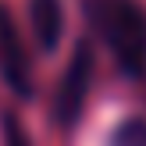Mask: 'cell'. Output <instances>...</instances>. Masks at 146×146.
Instances as JSON below:
<instances>
[{
  "label": "cell",
  "instance_id": "obj_1",
  "mask_svg": "<svg viewBox=\"0 0 146 146\" xmlns=\"http://www.w3.org/2000/svg\"><path fill=\"white\" fill-rule=\"evenodd\" d=\"M89 21L128 75H146V7L139 0H93Z\"/></svg>",
  "mask_w": 146,
  "mask_h": 146
},
{
  "label": "cell",
  "instance_id": "obj_2",
  "mask_svg": "<svg viewBox=\"0 0 146 146\" xmlns=\"http://www.w3.org/2000/svg\"><path fill=\"white\" fill-rule=\"evenodd\" d=\"M89 82H93V50H89V43H82L75 50V57H71L68 71H64L61 86H57V96H54V118L64 128H71L82 118L86 96H89Z\"/></svg>",
  "mask_w": 146,
  "mask_h": 146
},
{
  "label": "cell",
  "instance_id": "obj_3",
  "mask_svg": "<svg viewBox=\"0 0 146 146\" xmlns=\"http://www.w3.org/2000/svg\"><path fill=\"white\" fill-rule=\"evenodd\" d=\"M0 71H4L7 86L21 96H29V61H25V50H21V36L14 29V18L4 4H0Z\"/></svg>",
  "mask_w": 146,
  "mask_h": 146
},
{
  "label": "cell",
  "instance_id": "obj_4",
  "mask_svg": "<svg viewBox=\"0 0 146 146\" xmlns=\"http://www.w3.org/2000/svg\"><path fill=\"white\" fill-rule=\"evenodd\" d=\"M29 18H32V32L43 50H54L64 32V7L61 0H29Z\"/></svg>",
  "mask_w": 146,
  "mask_h": 146
},
{
  "label": "cell",
  "instance_id": "obj_5",
  "mask_svg": "<svg viewBox=\"0 0 146 146\" xmlns=\"http://www.w3.org/2000/svg\"><path fill=\"white\" fill-rule=\"evenodd\" d=\"M111 146H146V118H128L111 132Z\"/></svg>",
  "mask_w": 146,
  "mask_h": 146
},
{
  "label": "cell",
  "instance_id": "obj_6",
  "mask_svg": "<svg viewBox=\"0 0 146 146\" xmlns=\"http://www.w3.org/2000/svg\"><path fill=\"white\" fill-rule=\"evenodd\" d=\"M4 135H7V146H32V143H29V135H25V128H21L11 114L4 118Z\"/></svg>",
  "mask_w": 146,
  "mask_h": 146
}]
</instances>
